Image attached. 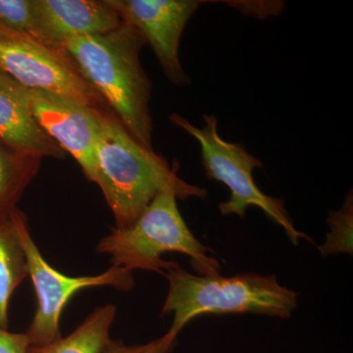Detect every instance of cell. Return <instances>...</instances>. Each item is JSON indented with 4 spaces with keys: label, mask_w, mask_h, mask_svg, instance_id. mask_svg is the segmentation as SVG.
Returning a JSON list of instances; mask_svg holds the SVG:
<instances>
[{
    "label": "cell",
    "mask_w": 353,
    "mask_h": 353,
    "mask_svg": "<svg viewBox=\"0 0 353 353\" xmlns=\"http://www.w3.org/2000/svg\"><path fill=\"white\" fill-rule=\"evenodd\" d=\"M141 32L122 24L112 32L65 39L59 48L81 77L141 145L153 150L152 83L139 59Z\"/></svg>",
    "instance_id": "1"
},
{
    "label": "cell",
    "mask_w": 353,
    "mask_h": 353,
    "mask_svg": "<svg viewBox=\"0 0 353 353\" xmlns=\"http://www.w3.org/2000/svg\"><path fill=\"white\" fill-rule=\"evenodd\" d=\"M178 171V162L170 166L154 150L141 145L113 113L102 117L95 145L94 183L101 188L117 229L134 224L165 190H176L182 201L205 199L208 190L185 182Z\"/></svg>",
    "instance_id": "2"
},
{
    "label": "cell",
    "mask_w": 353,
    "mask_h": 353,
    "mask_svg": "<svg viewBox=\"0 0 353 353\" xmlns=\"http://www.w3.org/2000/svg\"><path fill=\"white\" fill-rule=\"evenodd\" d=\"M165 276L169 289L161 315H174L168 331L174 338L199 316L252 313L288 319L297 306L299 294L279 284L275 275H196L175 262Z\"/></svg>",
    "instance_id": "3"
},
{
    "label": "cell",
    "mask_w": 353,
    "mask_h": 353,
    "mask_svg": "<svg viewBox=\"0 0 353 353\" xmlns=\"http://www.w3.org/2000/svg\"><path fill=\"white\" fill-rule=\"evenodd\" d=\"M174 189L165 190L145 209L131 226L112 230L97 245V252L110 256L112 266L129 271L157 272L165 276L175 264L162 259L167 252L190 257V265L199 275L220 272V264L208 246L197 240L179 210Z\"/></svg>",
    "instance_id": "4"
},
{
    "label": "cell",
    "mask_w": 353,
    "mask_h": 353,
    "mask_svg": "<svg viewBox=\"0 0 353 353\" xmlns=\"http://www.w3.org/2000/svg\"><path fill=\"white\" fill-rule=\"evenodd\" d=\"M203 119L204 126L199 128L179 113H173L169 117L172 124L199 141L202 164L209 180L223 183L229 188L230 199L218 205L221 214H234L243 218L246 209L256 206L269 219L284 229L294 245H299V239L313 243L310 236L296 229L285 208V201L267 196L257 187L253 179V171L264 166L259 158L250 154L243 145L221 138L218 120L214 115H204Z\"/></svg>",
    "instance_id": "5"
},
{
    "label": "cell",
    "mask_w": 353,
    "mask_h": 353,
    "mask_svg": "<svg viewBox=\"0 0 353 353\" xmlns=\"http://www.w3.org/2000/svg\"><path fill=\"white\" fill-rule=\"evenodd\" d=\"M20 234L28 260V270L38 299V308L26 332L31 345H43L61 336L60 318L65 306L80 290L97 287H112L129 292L134 288L132 272L111 266L94 276L71 277L53 268L39 252L30 233L26 215L20 221Z\"/></svg>",
    "instance_id": "6"
},
{
    "label": "cell",
    "mask_w": 353,
    "mask_h": 353,
    "mask_svg": "<svg viewBox=\"0 0 353 353\" xmlns=\"http://www.w3.org/2000/svg\"><path fill=\"white\" fill-rule=\"evenodd\" d=\"M0 71L29 90L59 95L104 113H112L59 50L28 34L0 29Z\"/></svg>",
    "instance_id": "7"
},
{
    "label": "cell",
    "mask_w": 353,
    "mask_h": 353,
    "mask_svg": "<svg viewBox=\"0 0 353 353\" xmlns=\"http://www.w3.org/2000/svg\"><path fill=\"white\" fill-rule=\"evenodd\" d=\"M122 22L136 28L150 44L169 82L190 85L180 57L185 26L204 1L201 0H106Z\"/></svg>",
    "instance_id": "8"
},
{
    "label": "cell",
    "mask_w": 353,
    "mask_h": 353,
    "mask_svg": "<svg viewBox=\"0 0 353 353\" xmlns=\"http://www.w3.org/2000/svg\"><path fill=\"white\" fill-rule=\"evenodd\" d=\"M30 108L39 126L72 155L90 182H94L95 145L105 114L64 97L27 88Z\"/></svg>",
    "instance_id": "9"
},
{
    "label": "cell",
    "mask_w": 353,
    "mask_h": 353,
    "mask_svg": "<svg viewBox=\"0 0 353 353\" xmlns=\"http://www.w3.org/2000/svg\"><path fill=\"white\" fill-rule=\"evenodd\" d=\"M30 36L57 48L65 39L106 34L122 20L106 0H32Z\"/></svg>",
    "instance_id": "10"
},
{
    "label": "cell",
    "mask_w": 353,
    "mask_h": 353,
    "mask_svg": "<svg viewBox=\"0 0 353 353\" xmlns=\"http://www.w3.org/2000/svg\"><path fill=\"white\" fill-rule=\"evenodd\" d=\"M0 141L17 152L64 159L66 152L39 126L27 88L0 71Z\"/></svg>",
    "instance_id": "11"
},
{
    "label": "cell",
    "mask_w": 353,
    "mask_h": 353,
    "mask_svg": "<svg viewBox=\"0 0 353 353\" xmlns=\"http://www.w3.org/2000/svg\"><path fill=\"white\" fill-rule=\"evenodd\" d=\"M24 213L15 208L0 214V327L8 329L9 305L14 292L29 277L20 234Z\"/></svg>",
    "instance_id": "12"
},
{
    "label": "cell",
    "mask_w": 353,
    "mask_h": 353,
    "mask_svg": "<svg viewBox=\"0 0 353 353\" xmlns=\"http://www.w3.org/2000/svg\"><path fill=\"white\" fill-rule=\"evenodd\" d=\"M116 307L106 304L95 309L69 336L43 345H31L28 353H102L111 343L110 329Z\"/></svg>",
    "instance_id": "13"
},
{
    "label": "cell",
    "mask_w": 353,
    "mask_h": 353,
    "mask_svg": "<svg viewBox=\"0 0 353 353\" xmlns=\"http://www.w3.org/2000/svg\"><path fill=\"white\" fill-rule=\"evenodd\" d=\"M41 161V157L17 152L0 141V214L17 208Z\"/></svg>",
    "instance_id": "14"
},
{
    "label": "cell",
    "mask_w": 353,
    "mask_h": 353,
    "mask_svg": "<svg viewBox=\"0 0 353 353\" xmlns=\"http://www.w3.org/2000/svg\"><path fill=\"white\" fill-rule=\"evenodd\" d=\"M330 232L326 241L320 245L319 252L323 257L339 253L352 255L353 199L352 192L348 194L343 206L339 210L331 211L328 220Z\"/></svg>",
    "instance_id": "15"
},
{
    "label": "cell",
    "mask_w": 353,
    "mask_h": 353,
    "mask_svg": "<svg viewBox=\"0 0 353 353\" xmlns=\"http://www.w3.org/2000/svg\"><path fill=\"white\" fill-rule=\"evenodd\" d=\"M32 0H0V29L31 34Z\"/></svg>",
    "instance_id": "16"
},
{
    "label": "cell",
    "mask_w": 353,
    "mask_h": 353,
    "mask_svg": "<svg viewBox=\"0 0 353 353\" xmlns=\"http://www.w3.org/2000/svg\"><path fill=\"white\" fill-rule=\"evenodd\" d=\"M176 338L168 333L145 345H127L123 341H113L102 353H170Z\"/></svg>",
    "instance_id": "17"
},
{
    "label": "cell",
    "mask_w": 353,
    "mask_h": 353,
    "mask_svg": "<svg viewBox=\"0 0 353 353\" xmlns=\"http://www.w3.org/2000/svg\"><path fill=\"white\" fill-rule=\"evenodd\" d=\"M31 341L27 334L11 333L0 327V353H28Z\"/></svg>",
    "instance_id": "18"
}]
</instances>
